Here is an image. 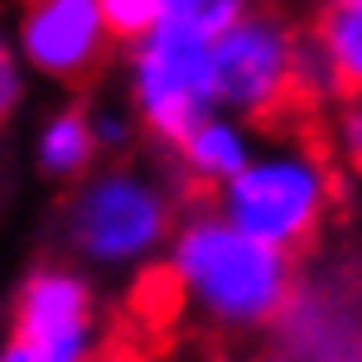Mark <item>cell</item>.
<instances>
[{"instance_id": "cell-3", "label": "cell", "mask_w": 362, "mask_h": 362, "mask_svg": "<svg viewBox=\"0 0 362 362\" xmlns=\"http://www.w3.org/2000/svg\"><path fill=\"white\" fill-rule=\"evenodd\" d=\"M208 68H213V107L247 121L251 131L314 121V102L324 97L309 68L305 29H295L271 5H256L223 34H213Z\"/></svg>"}, {"instance_id": "cell-13", "label": "cell", "mask_w": 362, "mask_h": 362, "mask_svg": "<svg viewBox=\"0 0 362 362\" xmlns=\"http://www.w3.org/2000/svg\"><path fill=\"white\" fill-rule=\"evenodd\" d=\"M20 102H25V63L15 54V44L0 34V126L20 112Z\"/></svg>"}, {"instance_id": "cell-15", "label": "cell", "mask_w": 362, "mask_h": 362, "mask_svg": "<svg viewBox=\"0 0 362 362\" xmlns=\"http://www.w3.org/2000/svg\"><path fill=\"white\" fill-rule=\"evenodd\" d=\"M92 362H145L136 348H126V343H107V348H97Z\"/></svg>"}, {"instance_id": "cell-1", "label": "cell", "mask_w": 362, "mask_h": 362, "mask_svg": "<svg viewBox=\"0 0 362 362\" xmlns=\"http://www.w3.org/2000/svg\"><path fill=\"white\" fill-rule=\"evenodd\" d=\"M155 285L165 305L189 309L223 334H256L295 300V256L247 237L218 208H198L169 232Z\"/></svg>"}, {"instance_id": "cell-10", "label": "cell", "mask_w": 362, "mask_h": 362, "mask_svg": "<svg viewBox=\"0 0 362 362\" xmlns=\"http://www.w3.org/2000/svg\"><path fill=\"white\" fill-rule=\"evenodd\" d=\"M34 160L54 179H83V174H92L97 160H102V145H97V131H92V107H58L39 126Z\"/></svg>"}, {"instance_id": "cell-6", "label": "cell", "mask_w": 362, "mask_h": 362, "mask_svg": "<svg viewBox=\"0 0 362 362\" xmlns=\"http://www.w3.org/2000/svg\"><path fill=\"white\" fill-rule=\"evenodd\" d=\"M97 343V295L73 266L44 261L25 276L10 309V338L0 362H92Z\"/></svg>"}, {"instance_id": "cell-12", "label": "cell", "mask_w": 362, "mask_h": 362, "mask_svg": "<svg viewBox=\"0 0 362 362\" xmlns=\"http://www.w3.org/2000/svg\"><path fill=\"white\" fill-rule=\"evenodd\" d=\"M165 5L169 0H102V15H107L116 39H136L165 15Z\"/></svg>"}, {"instance_id": "cell-5", "label": "cell", "mask_w": 362, "mask_h": 362, "mask_svg": "<svg viewBox=\"0 0 362 362\" xmlns=\"http://www.w3.org/2000/svg\"><path fill=\"white\" fill-rule=\"evenodd\" d=\"M208 44L179 25H155L131 39L126 54V92H131V116L150 140L174 145L198 116L218 112L213 107V68H208Z\"/></svg>"}, {"instance_id": "cell-11", "label": "cell", "mask_w": 362, "mask_h": 362, "mask_svg": "<svg viewBox=\"0 0 362 362\" xmlns=\"http://www.w3.org/2000/svg\"><path fill=\"white\" fill-rule=\"evenodd\" d=\"M256 5H266V0H169L160 20L189 29V34H198V39H213V34H223L232 20H242V15L256 10Z\"/></svg>"}, {"instance_id": "cell-2", "label": "cell", "mask_w": 362, "mask_h": 362, "mask_svg": "<svg viewBox=\"0 0 362 362\" xmlns=\"http://www.w3.org/2000/svg\"><path fill=\"white\" fill-rule=\"evenodd\" d=\"M271 136L276 140L256 145L247 165L218 189V213L247 237L295 256L314 247L334 213L338 165L329 160V145L309 136V121L280 126Z\"/></svg>"}, {"instance_id": "cell-4", "label": "cell", "mask_w": 362, "mask_h": 362, "mask_svg": "<svg viewBox=\"0 0 362 362\" xmlns=\"http://www.w3.org/2000/svg\"><path fill=\"white\" fill-rule=\"evenodd\" d=\"M68 247L97 271L145 266L174 232V198L160 179L126 165L92 169L63 213Z\"/></svg>"}, {"instance_id": "cell-9", "label": "cell", "mask_w": 362, "mask_h": 362, "mask_svg": "<svg viewBox=\"0 0 362 362\" xmlns=\"http://www.w3.org/2000/svg\"><path fill=\"white\" fill-rule=\"evenodd\" d=\"M256 136L261 131H251L247 121H237V116H227V112H208L169 145V155H174V169H179L184 184H194V189H223L227 179L251 160Z\"/></svg>"}, {"instance_id": "cell-7", "label": "cell", "mask_w": 362, "mask_h": 362, "mask_svg": "<svg viewBox=\"0 0 362 362\" xmlns=\"http://www.w3.org/2000/svg\"><path fill=\"white\" fill-rule=\"evenodd\" d=\"M112 44L102 0H20L15 54L54 83H87L112 58Z\"/></svg>"}, {"instance_id": "cell-14", "label": "cell", "mask_w": 362, "mask_h": 362, "mask_svg": "<svg viewBox=\"0 0 362 362\" xmlns=\"http://www.w3.org/2000/svg\"><path fill=\"white\" fill-rule=\"evenodd\" d=\"M92 131H97L102 155H121V150H131V140H136V116H121V112H107V107H92Z\"/></svg>"}, {"instance_id": "cell-8", "label": "cell", "mask_w": 362, "mask_h": 362, "mask_svg": "<svg viewBox=\"0 0 362 362\" xmlns=\"http://www.w3.org/2000/svg\"><path fill=\"white\" fill-rule=\"evenodd\" d=\"M305 49L324 97L362 102V0H319L305 25Z\"/></svg>"}]
</instances>
